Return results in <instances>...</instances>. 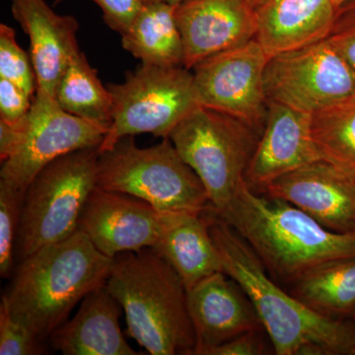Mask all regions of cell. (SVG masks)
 <instances>
[{
  "label": "cell",
  "mask_w": 355,
  "mask_h": 355,
  "mask_svg": "<svg viewBox=\"0 0 355 355\" xmlns=\"http://www.w3.org/2000/svg\"><path fill=\"white\" fill-rule=\"evenodd\" d=\"M11 12L29 37L37 91L55 97L67 65L80 51L78 22L55 13L44 0H11Z\"/></svg>",
  "instance_id": "e0dca14e"
},
{
  "label": "cell",
  "mask_w": 355,
  "mask_h": 355,
  "mask_svg": "<svg viewBox=\"0 0 355 355\" xmlns=\"http://www.w3.org/2000/svg\"><path fill=\"white\" fill-rule=\"evenodd\" d=\"M335 1L336 6L340 7V6H343V4H345V2L349 1V0H334Z\"/></svg>",
  "instance_id": "836d02e7"
},
{
  "label": "cell",
  "mask_w": 355,
  "mask_h": 355,
  "mask_svg": "<svg viewBox=\"0 0 355 355\" xmlns=\"http://www.w3.org/2000/svg\"><path fill=\"white\" fill-rule=\"evenodd\" d=\"M263 0H248V2H249L250 6L253 7L254 9H256L257 7L260 6L261 2H263Z\"/></svg>",
  "instance_id": "1f68e13d"
},
{
  "label": "cell",
  "mask_w": 355,
  "mask_h": 355,
  "mask_svg": "<svg viewBox=\"0 0 355 355\" xmlns=\"http://www.w3.org/2000/svg\"><path fill=\"white\" fill-rule=\"evenodd\" d=\"M43 340L22 321L11 314L6 297L0 303V354L38 355L44 354Z\"/></svg>",
  "instance_id": "4316f807"
},
{
  "label": "cell",
  "mask_w": 355,
  "mask_h": 355,
  "mask_svg": "<svg viewBox=\"0 0 355 355\" xmlns=\"http://www.w3.org/2000/svg\"><path fill=\"white\" fill-rule=\"evenodd\" d=\"M268 101L303 113L317 112L355 96V76L328 39L268 60Z\"/></svg>",
  "instance_id": "9c48e42d"
},
{
  "label": "cell",
  "mask_w": 355,
  "mask_h": 355,
  "mask_svg": "<svg viewBox=\"0 0 355 355\" xmlns=\"http://www.w3.org/2000/svg\"><path fill=\"white\" fill-rule=\"evenodd\" d=\"M146 3H149V2L159 1V0H144Z\"/></svg>",
  "instance_id": "e575fe53"
},
{
  "label": "cell",
  "mask_w": 355,
  "mask_h": 355,
  "mask_svg": "<svg viewBox=\"0 0 355 355\" xmlns=\"http://www.w3.org/2000/svg\"><path fill=\"white\" fill-rule=\"evenodd\" d=\"M105 286L125 312L128 335L149 354H195L186 286L156 250L114 257Z\"/></svg>",
  "instance_id": "277c9868"
},
{
  "label": "cell",
  "mask_w": 355,
  "mask_h": 355,
  "mask_svg": "<svg viewBox=\"0 0 355 355\" xmlns=\"http://www.w3.org/2000/svg\"><path fill=\"white\" fill-rule=\"evenodd\" d=\"M64 0H55V4ZM102 9L105 23L114 31L123 35L132 26L142 10L144 0H92Z\"/></svg>",
  "instance_id": "f1b7e54d"
},
{
  "label": "cell",
  "mask_w": 355,
  "mask_h": 355,
  "mask_svg": "<svg viewBox=\"0 0 355 355\" xmlns=\"http://www.w3.org/2000/svg\"><path fill=\"white\" fill-rule=\"evenodd\" d=\"M23 196L24 191L0 180V275L3 279L13 272Z\"/></svg>",
  "instance_id": "d4e9b609"
},
{
  "label": "cell",
  "mask_w": 355,
  "mask_h": 355,
  "mask_svg": "<svg viewBox=\"0 0 355 355\" xmlns=\"http://www.w3.org/2000/svg\"><path fill=\"white\" fill-rule=\"evenodd\" d=\"M311 127L322 160L355 179V96L313 114Z\"/></svg>",
  "instance_id": "cb8c5ba5"
},
{
  "label": "cell",
  "mask_w": 355,
  "mask_h": 355,
  "mask_svg": "<svg viewBox=\"0 0 355 355\" xmlns=\"http://www.w3.org/2000/svg\"><path fill=\"white\" fill-rule=\"evenodd\" d=\"M164 214L146 200L96 187L84 205L77 230L102 254L114 259L157 246Z\"/></svg>",
  "instance_id": "7c38bea8"
},
{
  "label": "cell",
  "mask_w": 355,
  "mask_h": 355,
  "mask_svg": "<svg viewBox=\"0 0 355 355\" xmlns=\"http://www.w3.org/2000/svg\"><path fill=\"white\" fill-rule=\"evenodd\" d=\"M99 154V147L67 154L46 165L28 184L16 238L17 263L76 232L84 205L97 187Z\"/></svg>",
  "instance_id": "5b68a950"
},
{
  "label": "cell",
  "mask_w": 355,
  "mask_h": 355,
  "mask_svg": "<svg viewBox=\"0 0 355 355\" xmlns=\"http://www.w3.org/2000/svg\"><path fill=\"white\" fill-rule=\"evenodd\" d=\"M354 319H355V314L354 315ZM354 324H355V320H354Z\"/></svg>",
  "instance_id": "8d00e7d4"
},
{
  "label": "cell",
  "mask_w": 355,
  "mask_h": 355,
  "mask_svg": "<svg viewBox=\"0 0 355 355\" xmlns=\"http://www.w3.org/2000/svg\"><path fill=\"white\" fill-rule=\"evenodd\" d=\"M205 212H165L162 235L153 248L176 270L187 291L205 277L223 272Z\"/></svg>",
  "instance_id": "ffe728a7"
},
{
  "label": "cell",
  "mask_w": 355,
  "mask_h": 355,
  "mask_svg": "<svg viewBox=\"0 0 355 355\" xmlns=\"http://www.w3.org/2000/svg\"><path fill=\"white\" fill-rule=\"evenodd\" d=\"M15 34L10 26L0 24V78L17 84L35 97L37 78L31 55L18 44Z\"/></svg>",
  "instance_id": "484cf974"
},
{
  "label": "cell",
  "mask_w": 355,
  "mask_h": 355,
  "mask_svg": "<svg viewBox=\"0 0 355 355\" xmlns=\"http://www.w3.org/2000/svg\"><path fill=\"white\" fill-rule=\"evenodd\" d=\"M60 108L83 120L102 127L113 123V96L98 77L97 70L89 64L85 53L79 51L72 58L55 91Z\"/></svg>",
  "instance_id": "603a6c76"
},
{
  "label": "cell",
  "mask_w": 355,
  "mask_h": 355,
  "mask_svg": "<svg viewBox=\"0 0 355 355\" xmlns=\"http://www.w3.org/2000/svg\"><path fill=\"white\" fill-rule=\"evenodd\" d=\"M176 6L165 1L144 6L125 34L121 46L144 64L184 67V44L176 20Z\"/></svg>",
  "instance_id": "44dd1931"
},
{
  "label": "cell",
  "mask_w": 355,
  "mask_h": 355,
  "mask_svg": "<svg viewBox=\"0 0 355 355\" xmlns=\"http://www.w3.org/2000/svg\"><path fill=\"white\" fill-rule=\"evenodd\" d=\"M178 153L202 182L211 209L220 214L245 180L258 140L241 121L198 107L170 135Z\"/></svg>",
  "instance_id": "52a82bcc"
},
{
  "label": "cell",
  "mask_w": 355,
  "mask_h": 355,
  "mask_svg": "<svg viewBox=\"0 0 355 355\" xmlns=\"http://www.w3.org/2000/svg\"><path fill=\"white\" fill-rule=\"evenodd\" d=\"M312 114L268 101L265 125L245 175L253 190L322 160L312 135Z\"/></svg>",
  "instance_id": "2e32d148"
},
{
  "label": "cell",
  "mask_w": 355,
  "mask_h": 355,
  "mask_svg": "<svg viewBox=\"0 0 355 355\" xmlns=\"http://www.w3.org/2000/svg\"><path fill=\"white\" fill-rule=\"evenodd\" d=\"M268 60L256 39L205 58L191 69L198 105L229 114L256 132H263Z\"/></svg>",
  "instance_id": "30bf717a"
},
{
  "label": "cell",
  "mask_w": 355,
  "mask_h": 355,
  "mask_svg": "<svg viewBox=\"0 0 355 355\" xmlns=\"http://www.w3.org/2000/svg\"><path fill=\"white\" fill-rule=\"evenodd\" d=\"M261 330L246 331L210 352L209 355H261L266 354V345Z\"/></svg>",
  "instance_id": "4dcf8cb0"
},
{
  "label": "cell",
  "mask_w": 355,
  "mask_h": 355,
  "mask_svg": "<svg viewBox=\"0 0 355 355\" xmlns=\"http://www.w3.org/2000/svg\"><path fill=\"white\" fill-rule=\"evenodd\" d=\"M217 214L253 248L268 272L287 284L327 261L355 258V231L334 232L286 200L258 195L246 180Z\"/></svg>",
  "instance_id": "7a4b0ae2"
},
{
  "label": "cell",
  "mask_w": 355,
  "mask_h": 355,
  "mask_svg": "<svg viewBox=\"0 0 355 355\" xmlns=\"http://www.w3.org/2000/svg\"><path fill=\"white\" fill-rule=\"evenodd\" d=\"M350 355H355V347L354 349H352V354Z\"/></svg>",
  "instance_id": "d590c367"
},
{
  "label": "cell",
  "mask_w": 355,
  "mask_h": 355,
  "mask_svg": "<svg viewBox=\"0 0 355 355\" xmlns=\"http://www.w3.org/2000/svg\"><path fill=\"white\" fill-rule=\"evenodd\" d=\"M123 308L106 286L81 301L76 316L51 334L53 349L64 355H137L121 330Z\"/></svg>",
  "instance_id": "d6986e66"
},
{
  "label": "cell",
  "mask_w": 355,
  "mask_h": 355,
  "mask_svg": "<svg viewBox=\"0 0 355 355\" xmlns=\"http://www.w3.org/2000/svg\"><path fill=\"white\" fill-rule=\"evenodd\" d=\"M188 309L196 334L195 355L210 352L246 331L263 330L242 287L217 272L187 291Z\"/></svg>",
  "instance_id": "9a60e30c"
},
{
  "label": "cell",
  "mask_w": 355,
  "mask_h": 355,
  "mask_svg": "<svg viewBox=\"0 0 355 355\" xmlns=\"http://www.w3.org/2000/svg\"><path fill=\"white\" fill-rule=\"evenodd\" d=\"M97 187L146 200L161 212L203 211L210 205L202 182L169 139L140 148L133 137H123L99 154Z\"/></svg>",
  "instance_id": "8992f818"
},
{
  "label": "cell",
  "mask_w": 355,
  "mask_h": 355,
  "mask_svg": "<svg viewBox=\"0 0 355 355\" xmlns=\"http://www.w3.org/2000/svg\"><path fill=\"white\" fill-rule=\"evenodd\" d=\"M261 191L291 203L334 232L355 231V179L327 161L282 175Z\"/></svg>",
  "instance_id": "4fadbf2b"
},
{
  "label": "cell",
  "mask_w": 355,
  "mask_h": 355,
  "mask_svg": "<svg viewBox=\"0 0 355 355\" xmlns=\"http://www.w3.org/2000/svg\"><path fill=\"white\" fill-rule=\"evenodd\" d=\"M254 12V39L270 58L328 38L338 6L334 0H263Z\"/></svg>",
  "instance_id": "ac0fdd59"
},
{
  "label": "cell",
  "mask_w": 355,
  "mask_h": 355,
  "mask_svg": "<svg viewBox=\"0 0 355 355\" xmlns=\"http://www.w3.org/2000/svg\"><path fill=\"white\" fill-rule=\"evenodd\" d=\"M113 96V123L99 153L109 150L125 137L151 133L169 139L174 128L200 107L193 71L184 67L141 64L125 83L110 84Z\"/></svg>",
  "instance_id": "ba28073f"
},
{
  "label": "cell",
  "mask_w": 355,
  "mask_h": 355,
  "mask_svg": "<svg viewBox=\"0 0 355 355\" xmlns=\"http://www.w3.org/2000/svg\"><path fill=\"white\" fill-rule=\"evenodd\" d=\"M293 286L292 295L320 314L331 318L355 314V258L315 266Z\"/></svg>",
  "instance_id": "7402d4cb"
},
{
  "label": "cell",
  "mask_w": 355,
  "mask_h": 355,
  "mask_svg": "<svg viewBox=\"0 0 355 355\" xmlns=\"http://www.w3.org/2000/svg\"><path fill=\"white\" fill-rule=\"evenodd\" d=\"M112 261L77 230L19 261L3 296L11 314L44 342L89 293L105 286Z\"/></svg>",
  "instance_id": "3957f363"
},
{
  "label": "cell",
  "mask_w": 355,
  "mask_h": 355,
  "mask_svg": "<svg viewBox=\"0 0 355 355\" xmlns=\"http://www.w3.org/2000/svg\"><path fill=\"white\" fill-rule=\"evenodd\" d=\"M34 98L17 84L0 78V121L15 123L24 120Z\"/></svg>",
  "instance_id": "f546056e"
},
{
  "label": "cell",
  "mask_w": 355,
  "mask_h": 355,
  "mask_svg": "<svg viewBox=\"0 0 355 355\" xmlns=\"http://www.w3.org/2000/svg\"><path fill=\"white\" fill-rule=\"evenodd\" d=\"M327 39L342 55L355 76V0H349L338 7L335 23Z\"/></svg>",
  "instance_id": "83f0119b"
},
{
  "label": "cell",
  "mask_w": 355,
  "mask_h": 355,
  "mask_svg": "<svg viewBox=\"0 0 355 355\" xmlns=\"http://www.w3.org/2000/svg\"><path fill=\"white\" fill-rule=\"evenodd\" d=\"M107 132L108 128L67 113L55 97L36 91L19 144L1 163L0 180L25 191L46 165L73 151L99 147Z\"/></svg>",
  "instance_id": "8fae6325"
},
{
  "label": "cell",
  "mask_w": 355,
  "mask_h": 355,
  "mask_svg": "<svg viewBox=\"0 0 355 355\" xmlns=\"http://www.w3.org/2000/svg\"><path fill=\"white\" fill-rule=\"evenodd\" d=\"M175 14L188 69L256 38V12L248 0H184Z\"/></svg>",
  "instance_id": "5bb4252c"
},
{
  "label": "cell",
  "mask_w": 355,
  "mask_h": 355,
  "mask_svg": "<svg viewBox=\"0 0 355 355\" xmlns=\"http://www.w3.org/2000/svg\"><path fill=\"white\" fill-rule=\"evenodd\" d=\"M159 1H165L168 2V3L176 6V4L180 3V2L184 1V0H159Z\"/></svg>",
  "instance_id": "d6a6232c"
},
{
  "label": "cell",
  "mask_w": 355,
  "mask_h": 355,
  "mask_svg": "<svg viewBox=\"0 0 355 355\" xmlns=\"http://www.w3.org/2000/svg\"><path fill=\"white\" fill-rule=\"evenodd\" d=\"M207 211L223 272L249 297L275 354H352L355 324L320 314L284 291L268 277L253 248L211 207Z\"/></svg>",
  "instance_id": "6da1fadb"
}]
</instances>
